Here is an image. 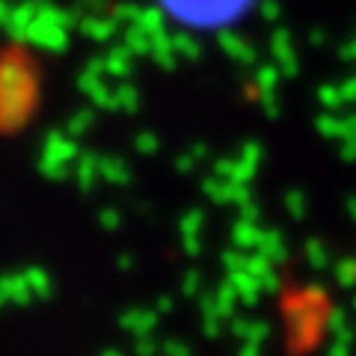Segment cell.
<instances>
[{"label":"cell","mask_w":356,"mask_h":356,"mask_svg":"<svg viewBox=\"0 0 356 356\" xmlns=\"http://www.w3.org/2000/svg\"><path fill=\"white\" fill-rule=\"evenodd\" d=\"M161 3L191 24H222L235 18L250 0H161Z\"/></svg>","instance_id":"cell-1"}]
</instances>
